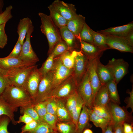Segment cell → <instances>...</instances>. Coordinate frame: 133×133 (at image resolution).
<instances>
[{
  "instance_id": "obj_1",
  "label": "cell",
  "mask_w": 133,
  "mask_h": 133,
  "mask_svg": "<svg viewBox=\"0 0 133 133\" xmlns=\"http://www.w3.org/2000/svg\"><path fill=\"white\" fill-rule=\"evenodd\" d=\"M1 95L7 103L15 108L23 107L32 104V98L22 87L10 84Z\"/></svg>"
},
{
  "instance_id": "obj_2",
  "label": "cell",
  "mask_w": 133,
  "mask_h": 133,
  "mask_svg": "<svg viewBox=\"0 0 133 133\" xmlns=\"http://www.w3.org/2000/svg\"><path fill=\"white\" fill-rule=\"evenodd\" d=\"M38 15L41 21V31L46 36L48 42L49 55L56 44L62 39L59 29L54 24L50 15L41 12L39 13Z\"/></svg>"
},
{
  "instance_id": "obj_3",
  "label": "cell",
  "mask_w": 133,
  "mask_h": 133,
  "mask_svg": "<svg viewBox=\"0 0 133 133\" xmlns=\"http://www.w3.org/2000/svg\"><path fill=\"white\" fill-rule=\"evenodd\" d=\"M106 107L110 115L114 127L124 122L133 125L132 113L129 112L125 107H121L110 101Z\"/></svg>"
},
{
  "instance_id": "obj_4",
  "label": "cell",
  "mask_w": 133,
  "mask_h": 133,
  "mask_svg": "<svg viewBox=\"0 0 133 133\" xmlns=\"http://www.w3.org/2000/svg\"><path fill=\"white\" fill-rule=\"evenodd\" d=\"M35 65L25 66L7 70L4 76L11 84L23 88L28 75Z\"/></svg>"
},
{
  "instance_id": "obj_5",
  "label": "cell",
  "mask_w": 133,
  "mask_h": 133,
  "mask_svg": "<svg viewBox=\"0 0 133 133\" xmlns=\"http://www.w3.org/2000/svg\"><path fill=\"white\" fill-rule=\"evenodd\" d=\"M51 71L52 74V91L73 74V69H69L65 66L58 56L54 59L53 66Z\"/></svg>"
},
{
  "instance_id": "obj_6",
  "label": "cell",
  "mask_w": 133,
  "mask_h": 133,
  "mask_svg": "<svg viewBox=\"0 0 133 133\" xmlns=\"http://www.w3.org/2000/svg\"><path fill=\"white\" fill-rule=\"evenodd\" d=\"M52 74L50 71L43 75L37 91L32 99V105L44 101L49 98L52 91Z\"/></svg>"
},
{
  "instance_id": "obj_7",
  "label": "cell",
  "mask_w": 133,
  "mask_h": 133,
  "mask_svg": "<svg viewBox=\"0 0 133 133\" xmlns=\"http://www.w3.org/2000/svg\"><path fill=\"white\" fill-rule=\"evenodd\" d=\"M78 84L73 74L52 90L49 98H61L67 97L77 91Z\"/></svg>"
},
{
  "instance_id": "obj_8",
  "label": "cell",
  "mask_w": 133,
  "mask_h": 133,
  "mask_svg": "<svg viewBox=\"0 0 133 133\" xmlns=\"http://www.w3.org/2000/svg\"><path fill=\"white\" fill-rule=\"evenodd\" d=\"M33 30L34 26L33 25L30 27L27 31L26 40L22 46L21 51L17 57L24 62L35 65L39 59L31 44V36Z\"/></svg>"
},
{
  "instance_id": "obj_9",
  "label": "cell",
  "mask_w": 133,
  "mask_h": 133,
  "mask_svg": "<svg viewBox=\"0 0 133 133\" xmlns=\"http://www.w3.org/2000/svg\"><path fill=\"white\" fill-rule=\"evenodd\" d=\"M77 90L83 100L84 104L88 108L92 109V90L87 70L83 78L78 83Z\"/></svg>"
},
{
  "instance_id": "obj_10",
  "label": "cell",
  "mask_w": 133,
  "mask_h": 133,
  "mask_svg": "<svg viewBox=\"0 0 133 133\" xmlns=\"http://www.w3.org/2000/svg\"><path fill=\"white\" fill-rule=\"evenodd\" d=\"M42 77L37 65H35L28 75L23 87L32 99L36 93Z\"/></svg>"
},
{
  "instance_id": "obj_11",
  "label": "cell",
  "mask_w": 133,
  "mask_h": 133,
  "mask_svg": "<svg viewBox=\"0 0 133 133\" xmlns=\"http://www.w3.org/2000/svg\"><path fill=\"white\" fill-rule=\"evenodd\" d=\"M106 65L111 70L114 80L117 84L129 72V64L122 59L113 58L109 61Z\"/></svg>"
},
{
  "instance_id": "obj_12",
  "label": "cell",
  "mask_w": 133,
  "mask_h": 133,
  "mask_svg": "<svg viewBox=\"0 0 133 133\" xmlns=\"http://www.w3.org/2000/svg\"><path fill=\"white\" fill-rule=\"evenodd\" d=\"M88 61L84 53L81 50L78 51L73 69V75L78 84L86 72Z\"/></svg>"
},
{
  "instance_id": "obj_13",
  "label": "cell",
  "mask_w": 133,
  "mask_h": 133,
  "mask_svg": "<svg viewBox=\"0 0 133 133\" xmlns=\"http://www.w3.org/2000/svg\"><path fill=\"white\" fill-rule=\"evenodd\" d=\"M100 58L88 61L87 70L88 72L93 93V102L95 95L101 84L97 72V66Z\"/></svg>"
},
{
  "instance_id": "obj_14",
  "label": "cell",
  "mask_w": 133,
  "mask_h": 133,
  "mask_svg": "<svg viewBox=\"0 0 133 133\" xmlns=\"http://www.w3.org/2000/svg\"><path fill=\"white\" fill-rule=\"evenodd\" d=\"M106 43L109 49L122 52H133V47L130 46L124 37L105 35Z\"/></svg>"
},
{
  "instance_id": "obj_15",
  "label": "cell",
  "mask_w": 133,
  "mask_h": 133,
  "mask_svg": "<svg viewBox=\"0 0 133 133\" xmlns=\"http://www.w3.org/2000/svg\"><path fill=\"white\" fill-rule=\"evenodd\" d=\"M61 15L68 21L77 14L74 5L65 3L59 0H55L52 3Z\"/></svg>"
},
{
  "instance_id": "obj_16",
  "label": "cell",
  "mask_w": 133,
  "mask_h": 133,
  "mask_svg": "<svg viewBox=\"0 0 133 133\" xmlns=\"http://www.w3.org/2000/svg\"><path fill=\"white\" fill-rule=\"evenodd\" d=\"M133 30V21L120 26L111 27L97 32L105 35L124 37Z\"/></svg>"
},
{
  "instance_id": "obj_17",
  "label": "cell",
  "mask_w": 133,
  "mask_h": 133,
  "mask_svg": "<svg viewBox=\"0 0 133 133\" xmlns=\"http://www.w3.org/2000/svg\"><path fill=\"white\" fill-rule=\"evenodd\" d=\"M80 42L81 51L85 55L88 60L100 58L104 51L93 44L82 41Z\"/></svg>"
},
{
  "instance_id": "obj_18",
  "label": "cell",
  "mask_w": 133,
  "mask_h": 133,
  "mask_svg": "<svg viewBox=\"0 0 133 133\" xmlns=\"http://www.w3.org/2000/svg\"><path fill=\"white\" fill-rule=\"evenodd\" d=\"M22 61L17 57L0 58V68L7 71L25 66L34 65Z\"/></svg>"
},
{
  "instance_id": "obj_19",
  "label": "cell",
  "mask_w": 133,
  "mask_h": 133,
  "mask_svg": "<svg viewBox=\"0 0 133 133\" xmlns=\"http://www.w3.org/2000/svg\"><path fill=\"white\" fill-rule=\"evenodd\" d=\"M85 21V17L80 14H77L68 21L66 26L80 41L79 34Z\"/></svg>"
},
{
  "instance_id": "obj_20",
  "label": "cell",
  "mask_w": 133,
  "mask_h": 133,
  "mask_svg": "<svg viewBox=\"0 0 133 133\" xmlns=\"http://www.w3.org/2000/svg\"><path fill=\"white\" fill-rule=\"evenodd\" d=\"M92 109L83 105L79 116L76 127L77 133H82L87 127H91L90 124V116Z\"/></svg>"
},
{
  "instance_id": "obj_21",
  "label": "cell",
  "mask_w": 133,
  "mask_h": 133,
  "mask_svg": "<svg viewBox=\"0 0 133 133\" xmlns=\"http://www.w3.org/2000/svg\"><path fill=\"white\" fill-rule=\"evenodd\" d=\"M97 72L101 85L105 84L108 82L114 80V76L111 69L106 65H104L100 62H98Z\"/></svg>"
},
{
  "instance_id": "obj_22",
  "label": "cell",
  "mask_w": 133,
  "mask_h": 133,
  "mask_svg": "<svg viewBox=\"0 0 133 133\" xmlns=\"http://www.w3.org/2000/svg\"><path fill=\"white\" fill-rule=\"evenodd\" d=\"M110 101L106 84L101 85L95 95L93 102L92 107L98 105L106 106Z\"/></svg>"
},
{
  "instance_id": "obj_23",
  "label": "cell",
  "mask_w": 133,
  "mask_h": 133,
  "mask_svg": "<svg viewBox=\"0 0 133 133\" xmlns=\"http://www.w3.org/2000/svg\"><path fill=\"white\" fill-rule=\"evenodd\" d=\"M18 110V108L14 107L7 103L1 95H0V116L5 115L10 119L11 122L14 125L17 123L15 118L14 113Z\"/></svg>"
},
{
  "instance_id": "obj_24",
  "label": "cell",
  "mask_w": 133,
  "mask_h": 133,
  "mask_svg": "<svg viewBox=\"0 0 133 133\" xmlns=\"http://www.w3.org/2000/svg\"><path fill=\"white\" fill-rule=\"evenodd\" d=\"M59 30L62 39L70 48L73 50L78 47L76 36L66 26L59 29Z\"/></svg>"
},
{
  "instance_id": "obj_25",
  "label": "cell",
  "mask_w": 133,
  "mask_h": 133,
  "mask_svg": "<svg viewBox=\"0 0 133 133\" xmlns=\"http://www.w3.org/2000/svg\"><path fill=\"white\" fill-rule=\"evenodd\" d=\"M33 25L32 21L29 17H25L20 19L17 25V32L18 35V39L22 45L29 28Z\"/></svg>"
},
{
  "instance_id": "obj_26",
  "label": "cell",
  "mask_w": 133,
  "mask_h": 133,
  "mask_svg": "<svg viewBox=\"0 0 133 133\" xmlns=\"http://www.w3.org/2000/svg\"><path fill=\"white\" fill-rule=\"evenodd\" d=\"M48 7L50 12V16L54 24L59 29L66 26L68 21L61 15L52 4Z\"/></svg>"
},
{
  "instance_id": "obj_27",
  "label": "cell",
  "mask_w": 133,
  "mask_h": 133,
  "mask_svg": "<svg viewBox=\"0 0 133 133\" xmlns=\"http://www.w3.org/2000/svg\"><path fill=\"white\" fill-rule=\"evenodd\" d=\"M78 51L73 50H68L59 57L65 66L69 69H73L75 58Z\"/></svg>"
},
{
  "instance_id": "obj_28",
  "label": "cell",
  "mask_w": 133,
  "mask_h": 133,
  "mask_svg": "<svg viewBox=\"0 0 133 133\" xmlns=\"http://www.w3.org/2000/svg\"><path fill=\"white\" fill-rule=\"evenodd\" d=\"M117 84L114 80L110 81L106 83L110 101L119 105L120 101L117 87Z\"/></svg>"
},
{
  "instance_id": "obj_29",
  "label": "cell",
  "mask_w": 133,
  "mask_h": 133,
  "mask_svg": "<svg viewBox=\"0 0 133 133\" xmlns=\"http://www.w3.org/2000/svg\"><path fill=\"white\" fill-rule=\"evenodd\" d=\"M90 31L93 37V44L105 51L109 48L106 43L104 35L94 31L90 28Z\"/></svg>"
},
{
  "instance_id": "obj_30",
  "label": "cell",
  "mask_w": 133,
  "mask_h": 133,
  "mask_svg": "<svg viewBox=\"0 0 133 133\" xmlns=\"http://www.w3.org/2000/svg\"><path fill=\"white\" fill-rule=\"evenodd\" d=\"M90 120L96 127L101 128L102 131L104 130L110 123L112 122L98 115L92 109L90 116Z\"/></svg>"
},
{
  "instance_id": "obj_31",
  "label": "cell",
  "mask_w": 133,
  "mask_h": 133,
  "mask_svg": "<svg viewBox=\"0 0 133 133\" xmlns=\"http://www.w3.org/2000/svg\"><path fill=\"white\" fill-rule=\"evenodd\" d=\"M56 133H77L76 128L74 124L65 122L57 123L56 125Z\"/></svg>"
},
{
  "instance_id": "obj_32",
  "label": "cell",
  "mask_w": 133,
  "mask_h": 133,
  "mask_svg": "<svg viewBox=\"0 0 133 133\" xmlns=\"http://www.w3.org/2000/svg\"><path fill=\"white\" fill-rule=\"evenodd\" d=\"M84 104V103L83 100L78 94L77 104L72 110L70 114L73 123L75 125L76 128L78 119Z\"/></svg>"
},
{
  "instance_id": "obj_33",
  "label": "cell",
  "mask_w": 133,
  "mask_h": 133,
  "mask_svg": "<svg viewBox=\"0 0 133 133\" xmlns=\"http://www.w3.org/2000/svg\"><path fill=\"white\" fill-rule=\"evenodd\" d=\"M56 116L60 120H66L69 119V113L63 101L60 99L57 100Z\"/></svg>"
},
{
  "instance_id": "obj_34",
  "label": "cell",
  "mask_w": 133,
  "mask_h": 133,
  "mask_svg": "<svg viewBox=\"0 0 133 133\" xmlns=\"http://www.w3.org/2000/svg\"><path fill=\"white\" fill-rule=\"evenodd\" d=\"M71 50H72L62 39L56 44L50 54H51L55 58L59 56L66 51Z\"/></svg>"
},
{
  "instance_id": "obj_35",
  "label": "cell",
  "mask_w": 133,
  "mask_h": 133,
  "mask_svg": "<svg viewBox=\"0 0 133 133\" xmlns=\"http://www.w3.org/2000/svg\"><path fill=\"white\" fill-rule=\"evenodd\" d=\"M90 28L85 22L79 34L80 41L93 44V39L90 31Z\"/></svg>"
},
{
  "instance_id": "obj_36",
  "label": "cell",
  "mask_w": 133,
  "mask_h": 133,
  "mask_svg": "<svg viewBox=\"0 0 133 133\" xmlns=\"http://www.w3.org/2000/svg\"><path fill=\"white\" fill-rule=\"evenodd\" d=\"M24 133H56L55 130L45 122L39 123L37 126L33 130Z\"/></svg>"
},
{
  "instance_id": "obj_37",
  "label": "cell",
  "mask_w": 133,
  "mask_h": 133,
  "mask_svg": "<svg viewBox=\"0 0 133 133\" xmlns=\"http://www.w3.org/2000/svg\"><path fill=\"white\" fill-rule=\"evenodd\" d=\"M20 113L22 114L24 113L27 114L33 120L38 123L43 121L35 110L33 105L32 104L26 107L20 108Z\"/></svg>"
},
{
  "instance_id": "obj_38",
  "label": "cell",
  "mask_w": 133,
  "mask_h": 133,
  "mask_svg": "<svg viewBox=\"0 0 133 133\" xmlns=\"http://www.w3.org/2000/svg\"><path fill=\"white\" fill-rule=\"evenodd\" d=\"M54 58L51 54L48 56L43 64L41 67L38 70L42 76L50 71L53 67Z\"/></svg>"
},
{
  "instance_id": "obj_39",
  "label": "cell",
  "mask_w": 133,
  "mask_h": 133,
  "mask_svg": "<svg viewBox=\"0 0 133 133\" xmlns=\"http://www.w3.org/2000/svg\"><path fill=\"white\" fill-rule=\"evenodd\" d=\"M92 109L98 116L112 122L111 116L106 106L101 105L95 106Z\"/></svg>"
},
{
  "instance_id": "obj_40",
  "label": "cell",
  "mask_w": 133,
  "mask_h": 133,
  "mask_svg": "<svg viewBox=\"0 0 133 133\" xmlns=\"http://www.w3.org/2000/svg\"><path fill=\"white\" fill-rule=\"evenodd\" d=\"M78 95L77 90L67 97L66 104V108L70 115L72 110L77 104Z\"/></svg>"
},
{
  "instance_id": "obj_41",
  "label": "cell",
  "mask_w": 133,
  "mask_h": 133,
  "mask_svg": "<svg viewBox=\"0 0 133 133\" xmlns=\"http://www.w3.org/2000/svg\"><path fill=\"white\" fill-rule=\"evenodd\" d=\"M47 103V100L33 105L35 110L43 121L44 117L47 113L46 109Z\"/></svg>"
},
{
  "instance_id": "obj_42",
  "label": "cell",
  "mask_w": 133,
  "mask_h": 133,
  "mask_svg": "<svg viewBox=\"0 0 133 133\" xmlns=\"http://www.w3.org/2000/svg\"><path fill=\"white\" fill-rule=\"evenodd\" d=\"M47 100L46 106L47 113L56 116L57 105L56 98L51 97L48 99Z\"/></svg>"
},
{
  "instance_id": "obj_43",
  "label": "cell",
  "mask_w": 133,
  "mask_h": 133,
  "mask_svg": "<svg viewBox=\"0 0 133 133\" xmlns=\"http://www.w3.org/2000/svg\"><path fill=\"white\" fill-rule=\"evenodd\" d=\"M11 5L6 7L5 10L0 14V25L6 23L13 17L11 11L13 9Z\"/></svg>"
},
{
  "instance_id": "obj_44",
  "label": "cell",
  "mask_w": 133,
  "mask_h": 133,
  "mask_svg": "<svg viewBox=\"0 0 133 133\" xmlns=\"http://www.w3.org/2000/svg\"><path fill=\"white\" fill-rule=\"evenodd\" d=\"M11 121L10 119L7 116H0V133H9L8 127Z\"/></svg>"
},
{
  "instance_id": "obj_45",
  "label": "cell",
  "mask_w": 133,
  "mask_h": 133,
  "mask_svg": "<svg viewBox=\"0 0 133 133\" xmlns=\"http://www.w3.org/2000/svg\"><path fill=\"white\" fill-rule=\"evenodd\" d=\"M57 119L56 116L47 113L43 118V121L52 127L56 132V123Z\"/></svg>"
},
{
  "instance_id": "obj_46",
  "label": "cell",
  "mask_w": 133,
  "mask_h": 133,
  "mask_svg": "<svg viewBox=\"0 0 133 133\" xmlns=\"http://www.w3.org/2000/svg\"><path fill=\"white\" fill-rule=\"evenodd\" d=\"M6 23L0 25V48L3 49L7 44V37L5 31Z\"/></svg>"
},
{
  "instance_id": "obj_47",
  "label": "cell",
  "mask_w": 133,
  "mask_h": 133,
  "mask_svg": "<svg viewBox=\"0 0 133 133\" xmlns=\"http://www.w3.org/2000/svg\"><path fill=\"white\" fill-rule=\"evenodd\" d=\"M22 46L20 40L18 39L13 50L7 56L8 57H17L21 51Z\"/></svg>"
},
{
  "instance_id": "obj_48",
  "label": "cell",
  "mask_w": 133,
  "mask_h": 133,
  "mask_svg": "<svg viewBox=\"0 0 133 133\" xmlns=\"http://www.w3.org/2000/svg\"><path fill=\"white\" fill-rule=\"evenodd\" d=\"M39 123L33 120L30 122L25 124L21 127V133H24L33 130L37 126Z\"/></svg>"
},
{
  "instance_id": "obj_49",
  "label": "cell",
  "mask_w": 133,
  "mask_h": 133,
  "mask_svg": "<svg viewBox=\"0 0 133 133\" xmlns=\"http://www.w3.org/2000/svg\"><path fill=\"white\" fill-rule=\"evenodd\" d=\"M11 84L4 75L0 72V95H1L6 88Z\"/></svg>"
},
{
  "instance_id": "obj_50",
  "label": "cell",
  "mask_w": 133,
  "mask_h": 133,
  "mask_svg": "<svg viewBox=\"0 0 133 133\" xmlns=\"http://www.w3.org/2000/svg\"><path fill=\"white\" fill-rule=\"evenodd\" d=\"M127 93L129 95V96L125 100V102L127 104L125 107L127 109L130 108H131L132 111L131 112H133V87L131 91H128Z\"/></svg>"
},
{
  "instance_id": "obj_51",
  "label": "cell",
  "mask_w": 133,
  "mask_h": 133,
  "mask_svg": "<svg viewBox=\"0 0 133 133\" xmlns=\"http://www.w3.org/2000/svg\"><path fill=\"white\" fill-rule=\"evenodd\" d=\"M33 120V119L29 115L26 114L24 113L22 116H20L18 120L17 121V123L22 122L26 124L30 122Z\"/></svg>"
},
{
  "instance_id": "obj_52",
  "label": "cell",
  "mask_w": 133,
  "mask_h": 133,
  "mask_svg": "<svg viewBox=\"0 0 133 133\" xmlns=\"http://www.w3.org/2000/svg\"><path fill=\"white\" fill-rule=\"evenodd\" d=\"M124 38L128 43L133 47V30L130 31Z\"/></svg>"
},
{
  "instance_id": "obj_53",
  "label": "cell",
  "mask_w": 133,
  "mask_h": 133,
  "mask_svg": "<svg viewBox=\"0 0 133 133\" xmlns=\"http://www.w3.org/2000/svg\"><path fill=\"white\" fill-rule=\"evenodd\" d=\"M123 130L124 133H130L133 131V125L124 122L123 124Z\"/></svg>"
},
{
  "instance_id": "obj_54",
  "label": "cell",
  "mask_w": 133,
  "mask_h": 133,
  "mask_svg": "<svg viewBox=\"0 0 133 133\" xmlns=\"http://www.w3.org/2000/svg\"><path fill=\"white\" fill-rule=\"evenodd\" d=\"M101 133H114V125L112 123H110Z\"/></svg>"
},
{
  "instance_id": "obj_55",
  "label": "cell",
  "mask_w": 133,
  "mask_h": 133,
  "mask_svg": "<svg viewBox=\"0 0 133 133\" xmlns=\"http://www.w3.org/2000/svg\"><path fill=\"white\" fill-rule=\"evenodd\" d=\"M123 123H120L114 126V133H124Z\"/></svg>"
},
{
  "instance_id": "obj_56",
  "label": "cell",
  "mask_w": 133,
  "mask_h": 133,
  "mask_svg": "<svg viewBox=\"0 0 133 133\" xmlns=\"http://www.w3.org/2000/svg\"><path fill=\"white\" fill-rule=\"evenodd\" d=\"M4 5L3 1L2 0H0V14L3 12L2 9Z\"/></svg>"
},
{
  "instance_id": "obj_57",
  "label": "cell",
  "mask_w": 133,
  "mask_h": 133,
  "mask_svg": "<svg viewBox=\"0 0 133 133\" xmlns=\"http://www.w3.org/2000/svg\"><path fill=\"white\" fill-rule=\"evenodd\" d=\"M82 133H93V132L91 129L87 128L84 130Z\"/></svg>"
},
{
  "instance_id": "obj_58",
  "label": "cell",
  "mask_w": 133,
  "mask_h": 133,
  "mask_svg": "<svg viewBox=\"0 0 133 133\" xmlns=\"http://www.w3.org/2000/svg\"><path fill=\"white\" fill-rule=\"evenodd\" d=\"M6 71L3 70L0 68V72L4 75L6 74Z\"/></svg>"
},
{
  "instance_id": "obj_59",
  "label": "cell",
  "mask_w": 133,
  "mask_h": 133,
  "mask_svg": "<svg viewBox=\"0 0 133 133\" xmlns=\"http://www.w3.org/2000/svg\"><path fill=\"white\" fill-rule=\"evenodd\" d=\"M133 133V131L131 132V133Z\"/></svg>"
},
{
  "instance_id": "obj_60",
  "label": "cell",
  "mask_w": 133,
  "mask_h": 133,
  "mask_svg": "<svg viewBox=\"0 0 133 133\" xmlns=\"http://www.w3.org/2000/svg\"><path fill=\"white\" fill-rule=\"evenodd\" d=\"M15 133H17L16 132Z\"/></svg>"
}]
</instances>
